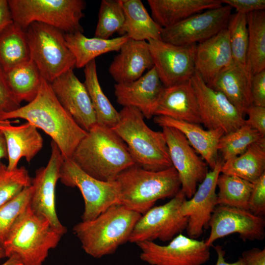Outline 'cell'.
I'll return each instance as SVG.
<instances>
[{"label": "cell", "mask_w": 265, "mask_h": 265, "mask_svg": "<svg viewBox=\"0 0 265 265\" xmlns=\"http://www.w3.org/2000/svg\"><path fill=\"white\" fill-rule=\"evenodd\" d=\"M140 259L150 265H202L210 258V247L205 240L180 233L164 245L154 241L136 244Z\"/></svg>", "instance_id": "11"}, {"label": "cell", "mask_w": 265, "mask_h": 265, "mask_svg": "<svg viewBox=\"0 0 265 265\" xmlns=\"http://www.w3.org/2000/svg\"><path fill=\"white\" fill-rule=\"evenodd\" d=\"M2 159H7V151L5 138L0 131V161Z\"/></svg>", "instance_id": "49"}, {"label": "cell", "mask_w": 265, "mask_h": 265, "mask_svg": "<svg viewBox=\"0 0 265 265\" xmlns=\"http://www.w3.org/2000/svg\"><path fill=\"white\" fill-rule=\"evenodd\" d=\"M154 121L161 127H172L181 132L211 169L214 168L219 159L217 146L219 139L224 134L222 130H206L198 124L161 115L155 116Z\"/></svg>", "instance_id": "25"}, {"label": "cell", "mask_w": 265, "mask_h": 265, "mask_svg": "<svg viewBox=\"0 0 265 265\" xmlns=\"http://www.w3.org/2000/svg\"><path fill=\"white\" fill-rule=\"evenodd\" d=\"M67 46L76 59V67H84L97 57L114 51H119L122 45L128 40L124 35L118 37L103 39L96 37L89 38L81 32L65 33Z\"/></svg>", "instance_id": "29"}, {"label": "cell", "mask_w": 265, "mask_h": 265, "mask_svg": "<svg viewBox=\"0 0 265 265\" xmlns=\"http://www.w3.org/2000/svg\"><path fill=\"white\" fill-rule=\"evenodd\" d=\"M8 123L0 124V131L5 140L8 170L18 167L22 158L30 162L43 146V139L37 128L30 122L14 126Z\"/></svg>", "instance_id": "24"}, {"label": "cell", "mask_w": 265, "mask_h": 265, "mask_svg": "<svg viewBox=\"0 0 265 265\" xmlns=\"http://www.w3.org/2000/svg\"><path fill=\"white\" fill-rule=\"evenodd\" d=\"M59 180L65 186L78 187L84 202L82 221L93 219L110 207L119 204V188L116 181L97 180L81 170L71 159H64Z\"/></svg>", "instance_id": "9"}, {"label": "cell", "mask_w": 265, "mask_h": 265, "mask_svg": "<svg viewBox=\"0 0 265 265\" xmlns=\"http://www.w3.org/2000/svg\"><path fill=\"white\" fill-rule=\"evenodd\" d=\"M252 74L249 68L233 62L218 75L212 88L222 93L244 116L252 101L251 85Z\"/></svg>", "instance_id": "26"}, {"label": "cell", "mask_w": 265, "mask_h": 265, "mask_svg": "<svg viewBox=\"0 0 265 265\" xmlns=\"http://www.w3.org/2000/svg\"><path fill=\"white\" fill-rule=\"evenodd\" d=\"M164 86L153 66L139 79L129 82L116 83V102L123 106L138 109L147 119L155 112Z\"/></svg>", "instance_id": "20"}, {"label": "cell", "mask_w": 265, "mask_h": 265, "mask_svg": "<svg viewBox=\"0 0 265 265\" xmlns=\"http://www.w3.org/2000/svg\"><path fill=\"white\" fill-rule=\"evenodd\" d=\"M72 160L84 172L102 181H115L135 164L122 139L108 127L96 124L80 141Z\"/></svg>", "instance_id": "2"}, {"label": "cell", "mask_w": 265, "mask_h": 265, "mask_svg": "<svg viewBox=\"0 0 265 265\" xmlns=\"http://www.w3.org/2000/svg\"><path fill=\"white\" fill-rule=\"evenodd\" d=\"M209 227L210 235L205 240L209 247L216 240L237 233L243 241L261 240L265 237V220L249 210L219 205L213 211Z\"/></svg>", "instance_id": "17"}, {"label": "cell", "mask_w": 265, "mask_h": 265, "mask_svg": "<svg viewBox=\"0 0 265 265\" xmlns=\"http://www.w3.org/2000/svg\"><path fill=\"white\" fill-rule=\"evenodd\" d=\"M62 236L29 205L15 221L2 246L6 257L16 256L22 265H42Z\"/></svg>", "instance_id": "6"}, {"label": "cell", "mask_w": 265, "mask_h": 265, "mask_svg": "<svg viewBox=\"0 0 265 265\" xmlns=\"http://www.w3.org/2000/svg\"><path fill=\"white\" fill-rule=\"evenodd\" d=\"M222 4L236 9L237 12L248 13L265 10V0H221Z\"/></svg>", "instance_id": "45"}, {"label": "cell", "mask_w": 265, "mask_h": 265, "mask_svg": "<svg viewBox=\"0 0 265 265\" xmlns=\"http://www.w3.org/2000/svg\"><path fill=\"white\" fill-rule=\"evenodd\" d=\"M265 173V137L250 145L241 155L222 162L220 173L254 183Z\"/></svg>", "instance_id": "30"}, {"label": "cell", "mask_w": 265, "mask_h": 265, "mask_svg": "<svg viewBox=\"0 0 265 265\" xmlns=\"http://www.w3.org/2000/svg\"><path fill=\"white\" fill-rule=\"evenodd\" d=\"M248 210L263 216L265 213V173L253 183L248 202Z\"/></svg>", "instance_id": "41"}, {"label": "cell", "mask_w": 265, "mask_h": 265, "mask_svg": "<svg viewBox=\"0 0 265 265\" xmlns=\"http://www.w3.org/2000/svg\"><path fill=\"white\" fill-rule=\"evenodd\" d=\"M226 29L233 62L241 66H246L248 43L247 14L237 12L232 14Z\"/></svg>", "instance_id": "37"}, {"label": "cell", "mask_w": 265, "mask_h": 265, "mask_svg": "<svg viewBox=\"0 0 265 265\" xmlns=\"http://www.w3.org/2000/svg\"><path fill=\"white\" fill-rule=\"evenodd\" d=\"M186 199L180 189L166 203L153 207L142 214L136 223L129 242L137 244L144 241L171 240L186 229L187 217L180 212Z\"/></svg>", "instance_id": "10"}, {"label": "cell", "mask_w": 265, "mask_h": 265, "mask_svg": "<svg viewBox=\"0 0 265 265\" xmlns=\"http://www.w3.org/2000/svg\"><path fill=\"white\" fill-rule=\"evenodd\" d=\"M51 154L47 164L38 168L31 180L32 193L29 203L31 210L46 218L51 225L62 235L66 228L60 222L55 210V189L59 180L63 157L57 145L52 141Z\"/></svg>", "instance_id": "16"}, {"label": "cell", "mask_w": 265, "mask_h": 265, "mask_svg": "<svg viewBox=\"0 0 265 265\" xmlns=\"http://www.w3.org/2000/svg\"><path fill=\"white\" fill-rule=\"evenodd\" d=\"M125 21L121 35L130 39L161 40L162 28L152 18L140 0H120Z\"/></svg>", "instance_id": "28"}, {"label": "cell", "mask_w": 265, "mask_h": 265, "mask_svg": "<svg viewBox=\"0 0 265 265\" xmlns=\"http://www.w3.org/2000/svg\"><path fill=\"white\" fill-rule=\"evenodd\" d=\"M30 59L26 30L13 22L0 33V65L6 72Z\"/></svg>", "instance_id": "31"}, {"label": "cell", "mask_w": 265, "mask_h": 265, "mask_svg": "<svg viewBox=\"0 0 265 265\" xmlns=\"http://www.w3.org/2000/svg\"><path fill=\"white\" fill-rule=\"evenodd\" d=\"M241 258L245 265H265V249L253 248L243 252Z\"/></svg>", "instance_id": "46"}, {"label": "cell", "mask_w": 265, "mask_h": 265, "mask_svg": "<svg viewBox=\"0 0 265 265\" xmlns=\"http://www.w3.org/2000/svg\"><path fill=\"white\" fill-rule=\"evenodd\" d=\"M246 114L248 118L245 120V124L265 136V106L252 105L246 109Z\"/></svg>", "instance_id": "43"}, {"label": "cell", "mask_w": 265, "mask_h": 265, "mask_svg": "<svg viewBox=\"0 0 265 265\" xmlns=\"http://www.w3.org/2000/svg\"><path fill=\"white\" fill-rule=\"evenodd\" d=\"M223 161L220 158L215 166L208 172L192 196L183 202L181 214L187 217L188 237L196 239L209 227L212 213L217 204V180Z\"/></svg>", "instance_id": "18"}, {"label": "cell", "mask_w": 265, "mask_h": 265, "mask_svg": "<svg viewBox=\"0 0 265 265\" xmlns=\"http://www.w3.org/2000/svg\"><path fill=\"white\" fill-rule=\"evenodd\" d=\"M13 22L26 30L33 22L57 28L64 33L83 32L80 21L85 2L82 0H8Z\"/></svg>", "instance_id": "7"}, {"label": "cell", "mask_w": 265, "mask_h": 265, "mask_svg": "<svg viewBox=\"0 0 265 265\" xmlns=\"http://www.w3.org/2000/svg\"><path fill=\"white\" fill-rule=\"evenodd\" d=\"M227 5L193 15L171 26L163 28L161 40L178 46L198 44L226 28L232 14Z\"/></svg>", "instance_id": "12"}, {"label": "cell", "mask_w": 265, "mask_h": 265, "mask_svg": "<svg viewBox=\"0 0 265 265\" xmlns=\"http://www.w3.org/2000/svg\"><path fill=\"white\" fill-rule=\"evenodd\" d=\"M248 43L247 66L252 75L265 70V11L247 14Z\"/></svg>", "instance_id": "34"}, {"label": "cell", "mask_w": 265, "mask_h": 265, "mask_svg": "<svg viewBox=\"0 0 265 265\" xmlns=\"http://www.w3.org/2000/svg\"><path fill=\"white\" fill-rule=\"evenodd\" d=\"M191 82L197 98L202 123L208 130H222L224 134L245 124L244 116L220 92L209 86L196 72Z\"/></svg>", "instance_id": "13"}, {"label": "cell", "mask_w": 265, "mask_h": 265, "mask_svg": "<svg viewBox=\"0 0 265 265\" xmlns=\"http://www.w3.org/2000/svg\"><path fill=\"white\" fill-rule=\"evenodd\" d=\"M15 122H16L15 121H11V120H0V124L8 123H14Z\"/></svg>", "instance_id": "52"}, {"label": "cell", "mask_w": 265, "mask_h": 265, "mask_svg": "<svg viewBox=\"0 0 265 265\" xmlns=\"http://www.w3.org/2000/svg\"><path fill=\"white\" fill-rule=\"evenodd\" d=\"M83 83L93 107L97 124L112 128L117 123V111L104 93L98 80L95 59L85 67Z\"/></svg>", "instance_id": "32"}, {"label": "cell", "mask_w": 265, "mask_h": 265, "mask_svg": "<svg viewBox=\"0 0 265 265\" xmlns=\"http://www.w3.org/2000/svg\"><path fill=\"white\" fill-rule=\"evenodd\" d=\"M190 123H202L197 98L191 80L164 87L155 112Z\"/></svg>", "instance_id": "22"}, {"label": "cell", "mask_w": 265, "mask_h": 265, "mask_svg": "<svg viewBox=\"0 0 265 265\" xmlns=\"http://www.w3.org/2000/svg\"><path fill=\"white\" fill-rule=\"evenodd\" d=\"M148 42L154 67L164 87L187 81L195 72L197 44L178 46L161 40Z\"/></svg>", "instance_id": "14"}, {"label": "cell", "mask_w": 265, "mask_h": 265, "mask_svg": "<svg viewBox=\"0 0 265 265\" xmlns=\"http://www.w3.org/2000/svg\"><path fill=\"white\" fill-rule=\"evenodd\" d=\"M124 21V12L120 0H102L95 37L107 39L116 32L121 35Z\"/></svg>", "instance_id": "38"}, {"label": "cell", "mask_w": 265, "mask_h": 265, "mask_svg": "<svg viewBox=\"0 0 265 265\" xmlns=\"http://www.w3.org/2000/svg\"><path fill=\"white\" fill-rule=\"evenodd\" d=\"M162 128L172 166L179 176L181 190L189 199L208 173V165L181 132L170 127Z\"/></svg>", "instance_id": "15"}, {"label": "cell", "mask_w": 265, "mask_h": 265, "mask_svg": "<svg viewBox=\"0 0 265 265\" xmlns=\"http://www.w3.org/2000/svg\"><path fill=\"white\" fill-rule=\"evenodd\" d=\"M32 179L27 170L21 166L10 170L0 161V206L31 185Z\"/></svg>", "instance_id": "39"}, {"label": "cell", "mask_w": 265, "mask_h": 265, "mask_svg": "<svg viewBox=\"0 0 265 265\" xmlns=\"http://www.w3.org/2000/svg\"><path fill=\"white\" fill-rule=\"evenodd\" d=\"M265 137L255 130L244 124L220 137L218 151L220 153L224 162L241 155L250 145Z\"/></svg>", "instance_id": "36"}, {"label": "cell", "mask_w": 265, "mask_h": 265, "mask_svg": "<svg viewBox=\"0 0 265 265\" xmlns=\"http://www.w3.org/2000/svg\"><path fill=\"white\" fill-rule=\"evenodd\" d=\"M26 32L31 59L47 81L51 83L76 67L75 56L67 45L62 31L43 23L33 22Z\"/></svg>", "instance_id": "8"}, {"label": "cell", "mask_w": 265, "mask_h": 265, "mask_svg": "<svg viewBox=\"0 0 265 265\" xmlns=\"http://www.w3.org/2000/svg\"><path fill=\"white\" fill-rule=\"evenodd\" d=\"M6 257L4 249L1 244H0V261L1 259Z\"/></svg>", "instance_id": "51"}, {"label": "cell", "mask_w": 265, "mask_h": 265, "mask_svg": "<svg viewBox=\"0 0 265 265\" xmlns=\"http://www.w3.org/2000/svg\"><path fill=\"white\" fill-rule=\"evenodd\" d=\"M217 187V205L248 210L253 183L236 176L220 173Z\"/></svg>", "instance_id": "35"}, {"label": "cell", "mask_w": 265, "mask_h": 265, "mask_svg": "<svg viewBox=\"0 0 265 265\" xmlns=\"http://www.w3.org/2000/svg\"><path fill=\"white\" fill-rule=\"evenodd\" d=\"M20 104L11 91L0 65V115L19 108Z\"/></svg>", "instance_id": "42"}, {"label": "cell", "mask_w": 265, "mask_h": 265, "mask_svg": "<svg viewBox=\"0 0 265 265\" xmlns=\"http://www.w3.org/2000/svg\"><path fill=\"white\" fill-rule=\"evenodd\" d=\"M5 74L11 91L20 103L22 101L29 103L36 97L42 77L31 59L11 69Z\"/></svg>", "instance_id": "33"}, {"label": "cell", "mask_w": 265, "mask_h": 265, "mask_svg": "<svg viewBox=\"0 0 265 265\" xmlns=\"http://www.w3.org/2000/svg\"><path fill=\"white\" fill-rule=\"evenodd\" d=\"M119 188V204L141 215L159 200L172 198L181 189L174 168L146 170L134 164L121 172L115 180Z\"/></svg>", "instance_id": "3"}, {"label": "cell", "mask_w": 265, "mask_h": 265, "mask_svg": "<svg viewBox=\"0 0 265 265\" xmlns=\"http://www.w3.org/2000/svg\"><path fill=\"white\" fill-rule=\"evenodd\" d=\"M32 193L31 185L0 206V244L3 243L17 218L29 206Z\"/></svg>", "instance_id": "40"}, {"label": "cell", "mask_w": 265, "mask_h": 265, "mask_svg": "<svg viewBox=\"0 0 265 265\" xmlns=\"http://www.w3.org/2000/svg\"><path fill=\"white\" fill-rule=\"evenodd\" d=\"M0 265H22L19 258L16 256H12Z\"/></svg>", "instance_id": "50"}, {"label": "cell", "mask_w": 265, "mask_h": 265, "mask_svg": "<svg viewBox=\"0 0 265 265\" xmlns=\"http://www.w3.org/2000/svg\"><path fill=\"white\" fill-rule=\"evenodd\" d=\"M16 118L25 119L42 130L57 145L64 159H71L87 133L62 107L50 83L43 78L38 93L32 101L0 115L1 120Z\"/></svg>", "instance_id": "1"}, {"label": "cell", "mask_w": 265, "mask_h": 265, "mask_svg": "<svg viewBox=\"0 0 265 265\" xmlns=\"http://www.w3.org/2000/svg\"><path fill=\"white\" fill-rule=\"evenodd\" d=\"M251 93L253 105L265 106V70L252 76Z\"/></svg>", "instance_id": "44"}, {"label": "cell", "mask_w": 265, "mask_h": 265, "mask_svg": "<svg viewBox=\"0 0 265 265\" xmlns=\"http://www.w3.org/2000/svg\"><path fill=\"white\" fill-rule=\"evenodd\" d=\"M217 254V261L215 265H245V264L241 258H240L237 261L233 263H228L225 260V251L220 245H216L214 247Z\"/></svg>", "instance_id": "48"}, {"label": "cell", "mask_w": 265, "mask_h": 265, "mask_svg": "<svg viewBox=\"0 0 265 265\" xmlns=\"http://www.w3.org/2000/svg\"><path fill=\"white\" fill-rule=\"evenodd\" d=\"M50 84L59 103L82 129L88 132L97 124L85 86L73 70L63 74Z\"/></svg>", "instance_id": "19"}, {"label": "cell", "mask_w": 265, "mask_h": 265, "mask_svg": "<svg viewBox=\"0 0 265 265\" xmlns=\"http://www.w3.org/2000/svg\"><path fill=\"white\" fill-rule=\"evenodd\" d=\"M153 20L162 28L223 5L221 0H148Z\"/></svg>", "instance_id": "27"}, {"label": "cell", "mask_w": 265, "mask_h": 265, "mask_svg": "<svg viewBox=\"0 0 265 265\" xmlns=\"http://www.w3.org/2000/svg\"><path fill=\"white\" fill-rule=\"evenodd\" d=\"M13 22L8 0H0V33Z\"/></svg>", "instance_id": "47"}, {"label": "cell", "mask_w": 265, "mask_h": 265, "mask_svg": "<svg viewBox=\"0 0 265 265\" xmlns=\"http://www.w3.org/2000/svg\"><path fill=\"white\" fill-rule=\"evenodd\" d=\"M119 112V120L111 129L125 142L135 164L151 171L172 166L162 132L150 129L135 107L123 106Z\"/></svg>", "instance_id": "5"}, {"label": "cell", "mask_w": 265, "mask_h": 265, "mask_svg": "<svg viewBox=\"0 0 265 265\" xmlns=\"http://www.w3.org/2000/svg\"><path fill=\"white\" fill-rule=\"evenodd\" d=\"M233 62L226 28L212 37L196 45L195 70L211 87L219 74Z\"/></svg>", "instance_id": "21"}, {"label": "cell", "mask_w": 265, "mask_h": 265, "mask_svg": "<svg viewBox=\"0 0 265 265\" xmlns=\"http://www.w3.org/2000/svg\"><path fill=\"white\" fill-rule=\"evenodd\" d=\"M141 215L116 204L93 219L77 223L73 230L84 252L100 258L113 254L120 246L129 242Z\"/></svg>", "instance_id": "4"}, {"label": "cell", "mask_w": 265, "mask_h": 265, "mask_svg": "<svg viewBox=\"0 0 265 265\" xmlns=\"http://www.w3.org/2000/svg\"><path fill=\"white\" fill-rule=\"evenodd\" d=\"M114 57L108 72L116 83L134 81L153 66L148 43L128 39Z\"/></svg>", "instance_id": "23"}]
</instances>
